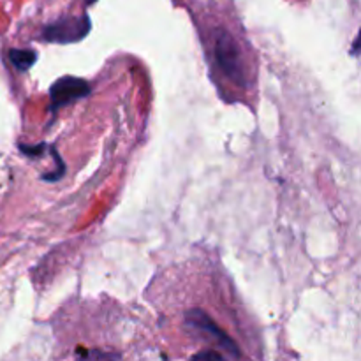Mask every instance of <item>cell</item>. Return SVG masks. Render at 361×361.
Returning <instances> with one entry per match:
<instances>
[{
    "mask_svg": "<svg viewBox=\"0 0 361 361\" xmlns=\"http://www.w3.org/2000/svg\"><path fill=\"white\" fill-rule=\"evenodd\" d=\"M215 66L226 80L233 81L238 87H249L247 59L243 48L228 30H219L214 37Z\"/></svg>",
    "mask_w": 361,
    "mask_h": 361,
    "instance_id": "1",
    "label": "cell"
},
{
    "mask_svg": "<svg viewBox=\"0 0 361 361\" xmlns=\"http://www.w3.org/2000/svg\"><path fill=\"white\" fill-rule=\"evenodd\" d=\"M90 32V18L87 14L83 16H66L53 21L51 25L42 30V39L48 42H76L83 39Z\"/></svg>",
    "mask_w": 361,
    "mask_h": 361,
    "instance_id": "2",
    "label": "cell"
},
{
    "mask_svg": "<svg viewBox=\"0 0 361 361\" xmlns=\"http://www.w3.org/2000/svg\"><path fill=\"white\" fill-rule=\"evenodd\" d=\"M88 90H90V87L83 80H78V78L73 76L60 78L53 85L51 90H49L53 101V109L60 108L62 104H67V102L74 101V99L81 97V95H87Z\"/></svg>",
    "mask_w": 361,
    "mask_h": 361,
    "instance_id": "3",
    "label": "cell"
},
{
    "mask_svg": "<svg viewBox=\"0 0 361 361\" xmlns=\"http://www.w3.org/2000/svg\"><path fill=\"white\" fill-rule=\"evenodd\" d=\"M9 60L18 71H27L37 60V53L32 51V49H11Z\"/></svg>",
    "mask_w": 361,
    "mask_h": 361,
    "instance_id": "4",
    "label": "cell"
},
{
    "mask_svg": "<svg viewBox=\"0 0 361 361\" xmlns=\"http://www.w3.org/2000/svg\"><path fill=\"white\" fill-rule=\"evenodd\" d=\"M85 4H87V6H90V4H94V2H97V0H83Z\"/></svg>",
    "mask_w": 361,
    "mask_h": 361,
    "instance_id": "5",
    "label": "cell"
}]
</instances>
